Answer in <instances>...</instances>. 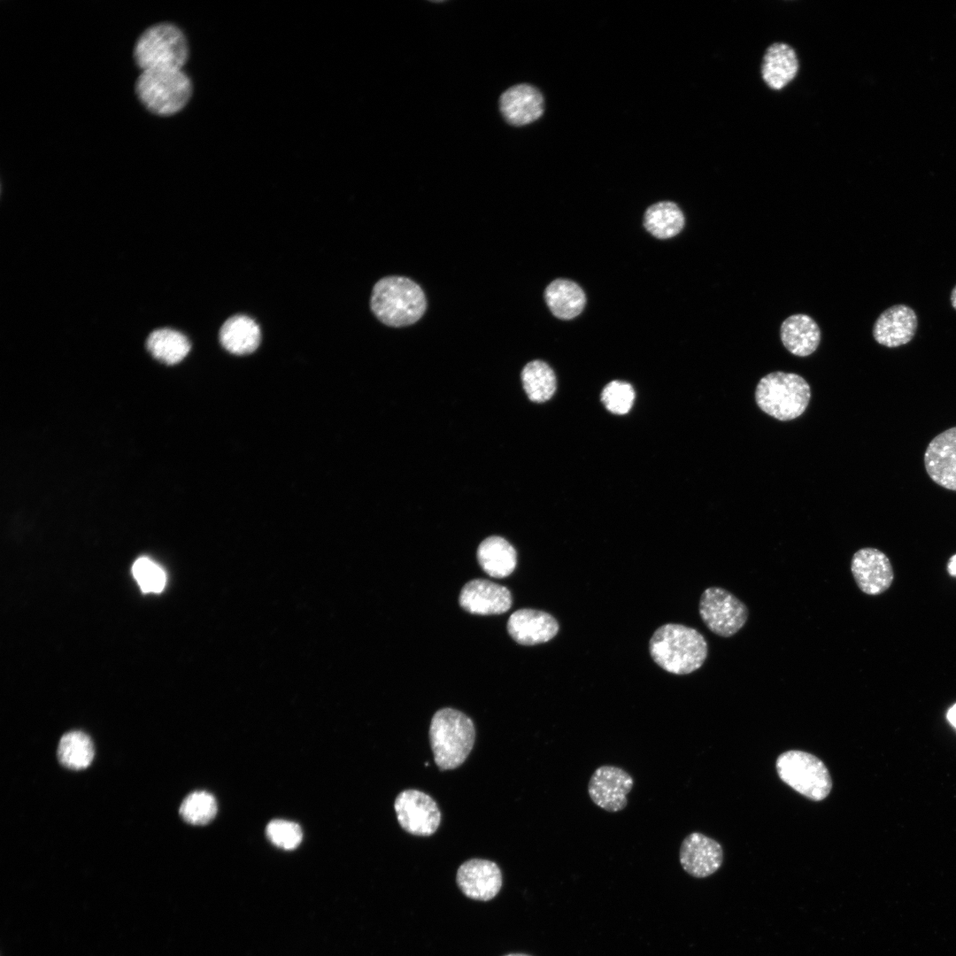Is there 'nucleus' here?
Here are the masks:
<instances>
[{
    "mask_svg": "<svg viewBox=\"0 0 956 956\" xmlns=\"http://www.w3.org/2000/svg\"><path fill=\"white\" fill-rule=\"evenodd\" d=\"M649 651L654 662L664 670L675 675H688L702 667L708 646L697 629L668 623L655 630L649 642Z\"/></svg>",
    "mask_w": 956,
    "mask_h": 956,
    "instance_id": "obj_1",
    "label": "nucleus"
},
{
    "mask_svg": "<svg viewBox=\"0 0 956 956\" xmlns=\"http://www.w3.org/2000/svg\"><path fill=\"white\" fill-rule=\"evenodd\" d=\"M376 318L389 327L418 321L427 307L425 294L415 281L403 276H386L374 286L370 300Z\"/></svg>",
    "mask_w": 956,
    "mask_h": 956,
    "instance_id": "obj_2",
    "label": "nucleus"
},
{
    "mask_svg": "<svg viewBox=\"0 0 956 956\" xmlns=\"http://www.w3.org/2000/svg\"><path fill=\"white\" fill-rule=\"evenodd\" d=\"M474 739V722L464 713L445 707L433 715L429 740L435 763L441 770L462 765L473 749Z\"/></svg>",
    "mask_w": 956,
    "mask_h": 956,
    "instance_id": "obj_3",
    "label": "nucleus"
},
{
    "mask_svg": "<svg viewBox=\"0 0 956 956\" xmlns=\"http://www.w3.org/2000/svg\"><path fill=\"white\" fill-rule=\"evenodd\" d=\"M810 397V386L802 376L781 371L762 377L755 391L758 406L765 413L782 421L800 416L806 411Z\"/></svg>",
    "mask_w": 956,
    "mask_h": 956,
    "instance_id": "obj_4",
    "label": "nucleus"
},
{
    "mask_svg": "<svg viewBox=\"0 0 956 956\" xmlns=\"http://www.w3.org/2000/svg\"><path fill=\"white\" fill-rule=\"evenodd\" d=\"M135 91L150 112L165 116L178 112L187 104L192 84L182 70H144L136 81Z\"/></svg>",
    "mask_w": 956,
    "mask_h": 956,
    "instance_id": "obj_5",
    "label": "nucleus"
},
{
    "mask_svg": "<svg viewBox=\"0 0 956 956\" xmlns=\"http://www.w3.org/2000/svg\"><path fill=\"white\" fill-rule=\"evenodd\" d=\"M134 57L142 71L181 70L189 57V46L180 28L158 23L147 28L138 38Z\"/></svg>",
    "mask_w": 956,
    "mask_h": 956,
    "instance_id": "obj_6",
    "label": "nucleus"
},
{
    "mask_svg": "<svg viewBox=\"0 0 956 956\" xmlns=\"http://www.w3.org/2000/svg\"><path fill=\"white\" fill-rule=\"evenodd\" d=\"M780 779L806 798L821 801L832 788L829 772L816 756L798 750L787 751L776 759Z\"/></svg>",
    "mask_w": 956,
    "mask_h": 956,
    "instance_id": "obj_7",
    "label": "nucleus"
},
{
    "mask_svg": "<svg viewBox=\"0 0 956 956\" xmlns=\"http://www.w3.org/2000/svg\"><path fill=\"white\" fill-rule=\"evenodd\" d=\"M699 614L713 633L729 637L744 626L748 608L731 592L720 587H710L701 594Z\"/></svg>",
    "mask_w": 956,
    "mask_h": 956,
    "instance_id": "obj_8",
    "label": "nucleus"
},
{
    "mask_svg": "<svg viewBox=\"0 0 956 956\" xmlns=\"http://www.w3.org/2000/svg\"><path fill=\"white\" fill-rule=\"evenodd\" d=\"M394 808L400 826L414 836L434 834L441 821V813L436 801L423 791L409 789L396 798Z\"/></svg>",
    "mask_w": 956,
    "mask_h": 956,
    "instance_id": "obj_9",
    "label": "nucleus"
},
{
    "mask_svg": "<svg viewBox=\"0 0 956 956\" xmlns=\"http://www.w3.org/2000/svg\"><path fill=\"white\" fill-rule=\"evenodd\" d=\"M633 786L634 778L628 771L613 765H602L589 780L588 794L599 808L617 813L626 808L628 794Z\"/></svg>",
    "mask_w": 956,
    "mask_h": 956,
    "instance_id": "obj_10",
    "label": "nucleus"
},
{
    "mask_svg": "<svg viewBox=\"0 0 956 956\" xmlns=\"http://www.w3.org/2000/svg\"><path fill=\"white\" fill-rule=\"evenodd\" d=\"M851 571L860 590L873 596L887 590L894 578L888 557L870 547L860 549L853 554Z\"/></svg>",
    "mask_w": 956,
    "mask_h": 956,
    "instance_id": "obj_11",
    "label": "nucleus"
},
{
    "mask_svg": "<svg viewBox=\"0 0 956 956\" xmlns=\"http://www.w3.org/2000/svg\"><path fill=\"white\" fill-rule=\"evenodd\" d=\"M682 867L691 876L705 878L721 866L723 851L714 839L700 832H692L682 841L679 850Z\"/></svg>",
    "mask_w": 956,
    "mask_h": 956,
    "instance_id": "obj_12",
    "label": "nucleus"
},
{
    "mask_svg": "<svg viewBox=\"0 0 956 956\" xmlns=\"http://www.w3.org/2000/svg\"><path fill=\"white\" fill-rule=\"evenodd\" d=\"M924 466L937 485L956 491V427L936 436L924 453Z\"/></svg>",
    "mask_w": 956,
    "mask_h": 956,
    "instance_id": "obj_13",
    "label": "nucleus"
},
{
    "mask_svg": "<svg viewBox=\"0 0 956 956\" xmlns=\"http://www.w3.org/2000/svg\"><path fill=\"white\" fill-rule=\"evenodd\" d=\"M456 882L460 890L468 898L487 901L493 898L502 886V874L493 861L471 859L460 865Z\"/></svg>",
    "mask_w": 956,
    "mask_h": 956,
    "instance_id": "obj_14",
    "label": "nucleus"
},
{
    "mask_svg": "<svg viewBox=\"0 0 956 956\" xmlns=\"http://www.w3.org/2000/svg\"><path fill=\"white\" fill-rule=\"evenodd\" d=\"M459 601L460 606L472 614H501L510 609L512 596L505 586L485 579H474L463 586Z\"/></svg>",
    "mask_w": 956,
    "mask_h": 956,
    "instance_id": "obj_15",
    "label": "nucleus"
},
{
    "mask_svg": "<svg viewBox=\"0 0 956 956\" xmlns=\"http://www.w3.org/2000/svg\"><path fill=\"white\" fill-rule=\"evenodd\" d=\"M507 631L518 644L535 645L551 640L559 631V624L548 613L522 608L509 617Z\"/></svg>",
    "mask_w": 956,
    "mask_h": 956,
    "instance_id": "obj_16",
    "label": "nucleus"
},
{
    "mask_svg": "<svg viewBox=\"0 0 956 956\" xmlns=\"http://www.w3.org/2000/svg\"><path fill=\"white\" fill-rule=\"evenodd\" d=\"M499 108L509 124L524 126L542 116L544 102L543 95L536 87L519 84L509 88L501 95Z\"/></svg>",
    "mask_w": 956,
    "mask_h": 956,
    "instance_id": "obj_17",
    "label": "nucleus"
},
{
    "mask_svg": "<svg viewBox=\"0 0 956 956\" xmlns=\"http://www.w3.org/2000/svg\"><path fill=\"white\" fill-rule=\"evenodd\" d=\"M917 328V316L905 305H896L883 312L873 327L875 340L892 348L909 343Z\"/></svg>",
    "mask_w": 956,
    "mask_h": 956,
    "instance_id": "obj_18",
    "label": "nucleus"
},
{
    "mask_svg": "<svg viewBox=\"0 0 956 956\" xmlns=\"http://www.w3.org/2000/svg\"><path fill=\"white\" fill-rule=\"evenodd\" d=\"M783 346L793 355L806 357L813 353L821 343V330L813 318L797 313L786 318L780 328Z\"/></svg>",
    "mask_w": 956,
    "mask_h": 956,
    "instance_id": "obj_19",
    "label": "nucleus"
},
{
    "mask_svg": "<svg viewBox=\"0 0 956 956\" xmlns=\"http://www.w3.org/2000/svg\"><path fill=\"white\" fill-rule=\"evenodd\" d=\"M798 71V59L790 45L775 42L767 49L761 65V75L769 88L775 90L783 89L795 78Z\"/></svg>",
    "mask_w": 956,
    "mask_h": 956,
    "instance_id": "obj_20",
    "label": "nucleus"
},
{
    "mask_svg": "<svg viewBox=\"0 0 956 956\" xmlns=\"http://www.w3.org/2000/svg\"><path fill=\"white\" fill-rule=\"evenodd\" d=\"M476 556L482 569L495 578L510 575L517 564L515 549L501 536L485 538L478 546Z\"/></svg>",
    "mask_w": 956,
    "mask_h": 956,
    "instance_id": "obj_21",
    "label": "nucleus"
},
{
    "mask_svg": "<svg viewBox=\"0 0 956 956\" xmlns=\"http://www.w3.org/2000/svg\"><path fill=\"white\" fill-rule=\"evenodd\" d=\"M261 333L258 325L245 315L228 318L220 329L221 345L229 352L243 355L253 352L259 345Z\"/></svg>",
    "mask_w": 956,
    "mask_h": 956,
    "instance_id": "obj_22",
    "label": "nucleus"
},
{
    "mask_svg": "<svg viewBox=\"0 0 956 956\" xmlns=\"http://www.w3.org/2000/svg\"><path fill=\"white\" fill-rule=\"evenodd\" d=\"M544 298L553 315L562 320L578 316L586 303V297L581 287L566 279L551 281L545 289Z\"/></svg>",
    "mask_w": 956,
    "mask_h": 956,
    "instance_id": "obj_23",
    "label": "nucleus"
},
{
    "mask_svg": "<svg viewBox=\"0 0 956 956\" xmlns=\"http://www.w3.org/2000/svg\"><path fill=\"white\" fill-rule=\"evenodd\" d=\"M146 347L158 361L175 365L189 354L191 345L182 333L166 328L151 332L147 338Z\"/></svg>",
    "mask_w": 956,
    "mask_h": 956,
    "instance_id": "obj_24",
    "label": "nucleus"
},
{
    "mask_svg": "<svg viewBox=\"0 0 956 956\" xmlns=\"http://www.w3.org/2000/svg\"><path fill=\"white\" fill-rule=\"evenodd\" d=\"M646 230L659 239L671 238L684 227V216L678 205L662 201L651 205L644 213Z\"/></svg>",
    "mask_w": 956,
    "mask_h": 956,
    "instance_id": "obj_25",
    "label": "nucleus"
},
{
    "mask_svg": "<svg viewBox=\"0 0 956 956\" xmlns=\"http://www.w3.org/2000/svg\"><path fill=\"white\" fill-rule=\"evenodd\" d=\"M57 754L58 761L64 767L81 770L88 767L93 760V743L84 732L70 731L60 738Z\"/></svg>",
    "mask_w": 956,
    "mask_h": 956,
    "instance_id": "obj_26",
    "label": "nucleus"
},
{
    "mask_svg": "<svg viewBox=\"0 0 956 956\" xmlns=\"http://www.w3.org/2000/svg\"><path fill=\"white\" fill-rule=\"evenodd\" d=\"M521 381L528 398L536 403L549 400L556 390L554 372L542 360L528 363L521 371Z\"/></svg>",
    "mask_w": 956,
    "mask_h": 956,
    "instance_id": "obj_27",
    "label": "nucleus"
},
{
    "mask_svg": "<svg viewBox=\"0 0 956 956\" xmlns=\"http://www.w3.org/2000/svg\"><path fill=\"white\" fill-rule=\"evenodd\" d=\"M218 810L215 798L209 792L198 790L188 795L180 806L182 819L192 825L210 822Z\"/></svg>",
    "mask_w": 956,
    "mask_h": 956,
    "instance_id": "obj_28",
    "label": "nucleus"
},
{
    "mask_svg": "<svg viewBox=\"0 0 956 956\" xmlns=\"http://www.w3.org/2000/svg\"><path fill=\"white\" fill-rule=\"evenodd\" d=\"M635 399L632 386L625 382L613 381L603 389L601 400L605 408L613 413L622 415L631 409Z\"/></svg>",
    "mask_w": 956,
    "mask_h": 956,
    "instance_id": "obj_29",
    "label": "nucleus"
},
{
    "mask_svg": "<svg viewBox=\"0 0 956 956\" xmlns=\"http://www.w3.org/2000/svg\"><path fill=\"white\" fill-rule=\"evenodd\" d=\"M132 572L143 592H160L165 587L166 578L163 569L148 558L142 557L135 560Z\"/></svg>",
    "mask_w": 956,
    "mask_h": 956,
    "instance_id": "obj_30",
    "label": "nucleus"
},
{
    "mask_svg": "<svg viewBox=\"0 0 956 956\" xmlns=\"http://www.w3.org/2000/svg\"><path fill=\"white\" fill-rule=\"evenodd\" d=\"M268 839L277 847L284 850L297 848L303 838L300 826L285 820L271 821L266 829Z\"/></svg>",
    "mask_w": 956,
    "mask_h": 956,
    "instance_id": "obj_31",
    "label": "nucleus"
},
{
    "mask_svg": "<svg viewBox=\"0 0 956 956\" xmlns=\"http://www.w3.org/2000/svg\"><path fill=\"white\" fill-rule=\"evenodd\" d=\"M948 572L951 575L956 576V554L952 556L949 560Z\"/></svg>",
    "mask_w": 956,
    "mask_h": 956,
    "instance_id": "obj_32",
    "label": "nucleus"
},
{
    "mask_svg": "<svg viewBox=\"0 0 956 956\" xmlns=\"http://www.w3.org/2000/svg\"><path fill=\"white\" fill-rule=\"evenodd\" d=\"M947 718L951 724L956 728V704L949 709Z\"/></svg>",
    "mask_w": 956,
    "mask_h": 956,
    "instance_id": "obj_33",
    "label": "nucleus"
},
{
    "mask_svg": "<svg viewBox=\"0 0 956 956\" xmlns=\"http://www.w3.org/2000/svg\"><path fill=\"white\" fill-rule=\"evenodd\" d=\"M951 302L952 307L956 310V286L953 288L951 293Z\"/></svg>",
    "mask_w": 956,
    "mask_h": 956,
    "instance_id": "obj_34",
    "label": "nucleus"
},
{
    "mask_svg": "<svg viewBox=\"0 0 956 956\" xmlns=\"http://www.w3.org/2000/svg\"><path fill=\"white\" fill-rule=\"evenodd\" d=\"M505 956H530V955L523 954V953H511V954H507V955H505Z\"/></svg>",
    "mask_w": 956,
    "mask_h": 956,
    "instance_id": "obj_35",
    "label": "nucleus"
}]
</instances>
